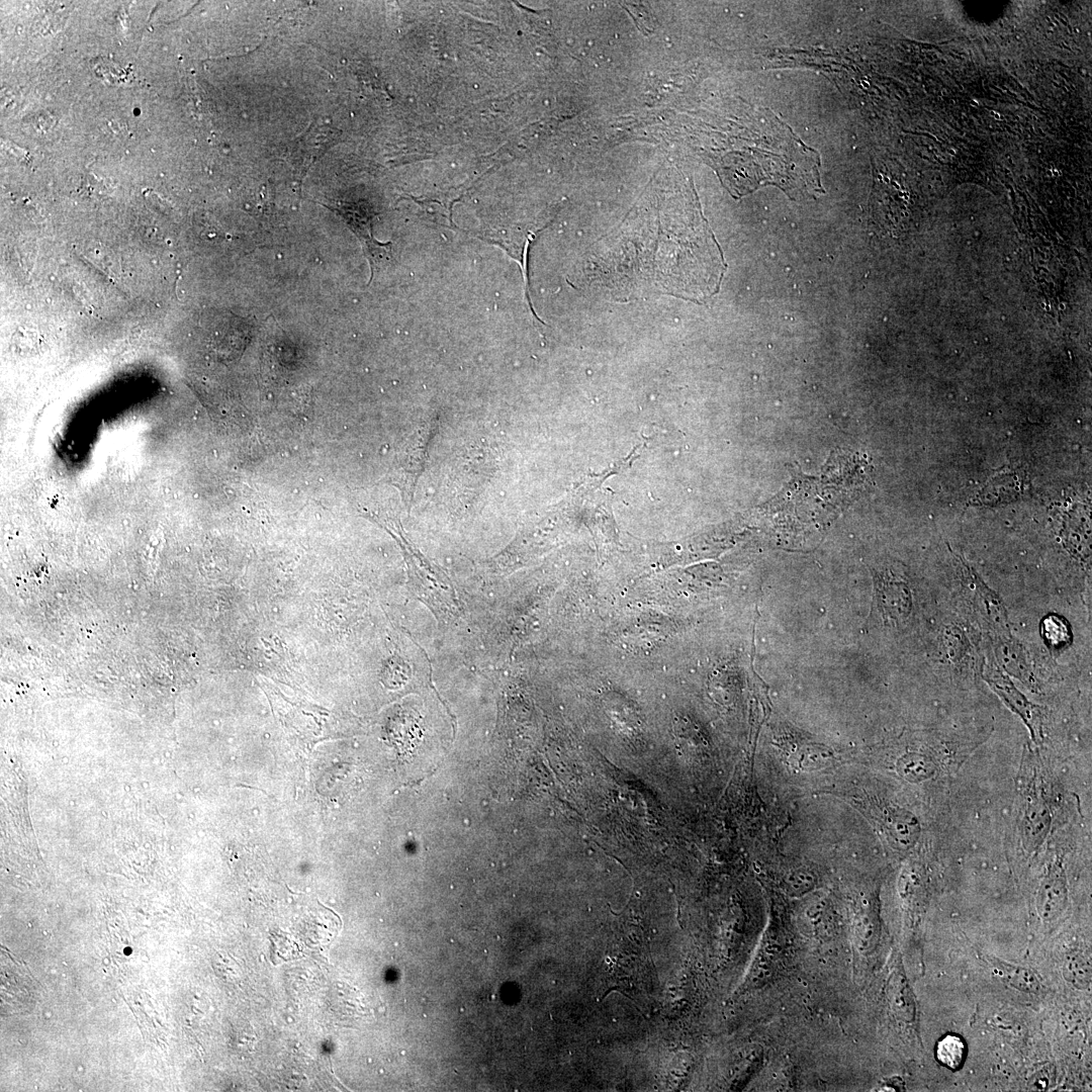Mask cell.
Wrapping results in <instances>:
<instances>
[{
  "label": "cell",
  "instance_id": "1",
  "mask_svg": "<svg viewBox=\"0 0 1092 1092\" xmlns=\"http://www.w3.org/2000/svg\"><path fill=\"white\" fill-rule=\"evenodd\" d=\"M753 121L750 143L715 162L728 191L740 198L775 185L792 199L824 193L819 153L766 108H758Z\"/></svg>",
  "mask_w": 1092,
  "mask_h": 1092
},
{
  "label": "cell",
  "instance_id": "2",
  "mask_svg": "<svg viewBox=\"0 0 1092 1092\" xmlns=\"http://www.w3.org/2000/svg\"><path fill=\"white\" fill-rule=\"evenodd\" d=\"M982 676L990 689L1002 700V702L1014 712L1027 727L1030 736L1035 743L1042 740V723L1040 708L1031 703L996 664L994 660H985L982 665Z\"/></svg>",
  "mask_w": 1092,
  "mask_h": 1092
},
{
  "label": "cell",
  "instance_id": "3",
  "mask_svg": "<svg viewBox=\"0 0 1092 1092\" xmlns=\"http://www.w3.org/2000/svg\"><path fill=\"white\" fill-rule=\"evenodd\" d=\"M956 557L966 582L973 589L975 610L984 626L995 636L1010 634L1007 611L1001 599L982 580L972 566L963 558Z\"/></svg>",
  "mask_w": 1092,
  "mask_h": 1092
},
{
  "label": "cell",
  "instance_id": "4",
  "mask_svg": "<svg viewBox=\"0 0 1092 1092\" xmlns=\"http://www.w3.org/2000/svg\"><path fill=\"white\" fill-rule=\"evenodd\" d=\"M1053 823L1051 805L1043 792L1030 787L1025 793L1019 820V832L1022 845L1032 851L1045 840Z\"/></svg>",
  "mask_w": 1092,
  "mask_h": 1092
},
{
  "label": "cell",
  "instance_id": "5",
  "mask_svg": "<svg viewBox=\"0 0 1092 1092\" xmlns=\"http://www.w3.org/2000/svg\"><path fill=\"white\" fill-rule=\"evenodd\" d=\"M874 575L877 608L882 617L895 623L906 620L912 609L907 581L892 569L876 571Z\"/></svg>",
  "mask_w": 1092,
  "mask_h": 1092
},
{
  "label": "cell",
  "instance_id": "6",
  "mask_svg": "<svg viewBox=\"0 0 1092 1092\" xmlns=\"http://www.w3.org/2000/svg\"><path fill=\"white\" fill-rule=\"evenodd\" d=\"M1068 903V885L1061 859L1055 860L1042 879L1036 894V910L1045 922L1057 919Z\"/></svg>",
  "mask_w": 1092,
  "mask_h": 1092
},
{
  "label": "cell",
  "instance_id": "7",
  "mask_svg": "<svg viewBox=\"0 0 1092 1092\" xmlns=\"http://www.w3.org/2000/svg\"><path fill=\"white\" fill-rule=\"evenodd\" d=\"M995 658L999 667L1028 687L1035 686L1031 661L1025 648L1011 634L996 636Z\"/></svg>",
  "mask_w": 1092,
  "mask_h": 1092
},
{
  "label": "cell",
  "instance_id": "8",
  "mask_svg": "<svg viewBox=\"0 0 1092 1092\" xmlns=\"http://www.w3.org/2000/svg\"><path fill=\"white\" fill-rule=\"evenodd\" d=\"M990 962L995 973L1012 988L1032 994L1041 992V981L1031 970L996 959H992Z\"/></svg>",
  "mask_w": 1092,
  "mask_h": 1092
},
{
  "label": "cell",
  "instance_id": "9",
  "mask_svg": "<svg viewBox=\"0 0 1092 1092\" xmlns=\"http://www.w3.org/2000/svg\"><path fill=\"white\" fill-rule=\"evenodd\" d=\"M899 769L907 780L920 782L935 775L936 763L924 753H910L900 760Z\"/></svg>",
  "mask_w": 1092,
  "mask_h": 1092
},
{
  "label": "cell",
  "instance_id": "10",
  "mask_svg": "<svg viewBox=\"0 0 1092 1092\" xmlns=\"http://www.w3.org/2000/svg\"><path fill=\"white\" fill-rule=\"evenodd\" d=\"M1063 977L1076 989L1088 988L1091 983L1090 959L1083 953L1071 956L1064 964Z\"/></svg>",
  "mask_w": 1092,
  "mask_h": 1092
},
{
  "label": "cell",
  "instance_id": "11",
  "mask_svg": "<svg viewBox=\"0 0 1092 1092\" xmlns=\"http://www.w3.org/2000/svg\"><path fill=\"white\" fill-rule=\"evenodd\" d=\"M1040 633L1044 642L1055 649L1062 648L1071 641L1070 627L1059 615L1044 617L1040 624Z\"/></svg>",
  "mask_w": 1092,
  "mask_h": 1092
},
{
  "label": "cell",
  "instance_id": "12",
  "mask_svg": "<svg viewBox=\"0 0 1092 1092\" xmlns=\"http://www.w3.org/2000/svg\"><path fill=\"white\" fill-rule=\"evenodd\" d=\"M966 1054V1048L963 1039L958 1035L948 1034L941 1038L936 1046L937 1060L945 1067L949 1069H958Z\"/></svg>",
  "mask_w": 1092,
  "mask_h": 1092
},
{
  "label": "cell",
  "instance_id": "13",
  "mask_svg": "<svg viewBox=\"0 0 1092 1092\" xmlns=\"http://www.w3.org/2000/svg\"><path fill=\"white\" fill-rule=\"evenodd\" d=\"M1056 1078L1055 1068L1048 1065L1038 1070L1029 1079V1088L1034 1091H1045L1054 1083Z\"/></svg>",
  "mask_w": 1092,
  "mask_h": 1092
}]
</instances>
